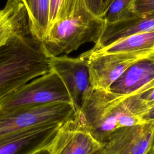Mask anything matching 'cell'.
<instances>
[{
	"instance_id": "1",
	"label": "cell",
	"mask_w": 154,
	"mask_h": 154,
	"mask_svg": "<svg viewBox=\"0 0 154 154\" xmlns=\"http://www.w3.org/2000/svg\"><path fill=\"white\" fill-rule=\"evenodd\" d=\"M76 116L103 146L116 130L154 120V102L138 94L123 96L90 87Z\"/></svg>"
},
{
	"instance_id": "2",
	"label": "cell",
	"mask_w": 154,
	"mask_h": 154,
	"mask_svg": "<svg viewBox=\"0 0 154 154\" xmlns=\"http://www.w3.org/2000/svg\"><path fill=\"white\" fill-rule=\"evenodd\" d=\"M105 25L102 18L86 8L50 26L41 41L42 45L50 57L67 54L84 43H97Z\"/></svg>"
},
{
	"instance_id": "3",
	"label": "cell",
	"mask_w": 154,
	"mask_h": 154,
	"mask_svg": "<svg viewBox=\"0 0 154 154\" xmlns=\"http://www.w3.org/2000/svg\"><path fill=\"white\" fill-rule=\"evenodd\" d=\"M75 115L72 105L64 102L0 111V141L35 128L61 125Z\"/></svg>"
},
{
	"instance_id": "4",
	"label": "cell",
	"mask_w": 154,
	"mask_h": 154,
	"mask_svg": "<svg viewBox=\"0 0 154 154\" xmlns=\"http://www.w3.org/2000/svg\"><path fill=\"white\" fill-rule=\"evenodd\" d=\"M58 102L72 105L63 81L57 73L50 71L2 97L0 100V111Z\"/></svg>"
},
{
	"instance_id": "5",
	"label": "cell",
	"mask_w": 154,
	"mask_h": 154,
	"mask_svg": "<svg viewBox=\"0 0 154 154\" xmlns=\"http://www.w3.org/2000/svg\"><path fill=\"white\" fill-rule=\"evenodd\" d=\"M87 58L91 87L109 90L111 85L132 65L154 54L152 48L127 52L96 53L90 49L84 52Z\"/></svg>"
},
{
	"instance_id": "6",
	"label": "cell",
	"mask_w": 154,
	"mask_h": 154,
	"mask_svg": "<svg viewBox=\"0 0 154 154\" xmlns=\"http://www.w3.org/2000/svg\"><path fill=\"white\" fill-rule=\"evenodd\" d=\"M51 71L57 73L63 81L78 115L83 97L91 87L87 57L82 53L76 58L66 55L51 57Z\"/></svg>"
},
{
	"instance_id": "7",
	"label": "cell",
	"mask_w": 154,
	"mask_h": 154,
	"mask_svg": "<svg viewBox=\"0 0 154 154\" xmlns=\"http://www.w3.org/2000/svg\"><path fill=\"white\" fill-rule=\"evenodd\" d=\"M154 144V120L116 130L100 149L101 154H148Z\"/></svg>"
},
{
	"instance_id": "8",
	"label": "cell",
	"mask_w": 154,
	"mask_h": 154,
	"mask_svg": "<svg viewBox=\"0 0 154 154\" xmlns=\"http://www.w3.org/2000/svg\"><path fill=\"white\" fill-rule=\"evenodd\" d=\"M102 147L75 115L59 126L48 149L49 154H94Z\"/></svg>"
},
{
	"instance_id": "9",
	"label": "cell",
	"mask_w": 154,
	"mask_h": 154,
	"mask_svg": "<svg viewBox=\"0 0 154 154\" xmlns=\"http://www.w3.org/2000/svg\"><path fill=\"white\" fill-rule=\"evenodd\" d=\"M61 125L35 128L5 139L0 141V154H34L48 148Z\"/></svg>"
},
{
	"instance_id": "10",
	"label": "cell",
	"mask_w": 154,
	"mask_h": 154,
	"mask_svg": "<svg viewBox=\"0 0 154 154\" xmlns=\"http://www.w3.org/2000/svg\"><path fill=\"white\" fill-rule=\"evenodd\" d=\"M154 82V54L140 60L129 67L111 86L116 94H137Z\"/></svg>"
},
{
	"instance_id": "11",
	"label": "cell",
	"mask_w": 154,
	"mask_h": 154,
	"mask_svg": "<svg viewBox=\"0 0 154 154\" xmlns=\"http://www.w3.org/2000/svg\"><path fill=\"white\" fill-rule=\"evenodd\" d=\"M151 31H154V14L114 23L105 22L101 36L92 49H99L131 35Z\"/></svg>"
},
{
	"instance_id": "12",
	"label": "cell",
	"mask_w": 154,
	"mask_h": 154,
	"mask_svg": "<svg viewBox=\"0 0 154 154\" xmlns=\"http://www.w3.org/2000/svg\"><path fill=\"white\" fill-rule=\"evenodd\" d=\"M30 32L24 6L17 0H7L0 9V48L13 37Z\"/></svg>"
},
{
	"instance_id": "13",
	"label": "cell",
	"mask_w": 154,
	"mask_h": 154,
	"mask_svg": "<svg viewBox=\"0 0 154 154\" xmlns=\"http://www.w3.org/2000/svg\"><path fill=\"white\" fill-rule=\"evenodd\" d=\"M25 7L31 35L40 42L49 26V0H17Z\"/></svg>"
},
{
	"instance_id": "14",
	"label": "cell",
	"mask_w": 154,
	"mask_h": 154,
	"mask_svg": "<svg viewBox=\"0 0 154 154\" xmlns=\"http://www.w3.org/2000/svg\"><path fill=\"white\" fill-rule=\"evenodd\" d=\"M154 47V31L131 35L99 49L90 50L96 53L134 51Z\"/></svg>"
},
{
	"instance_id": "15",
	"label": "cell",
	"mask_w": 154,
	"mask_h": 154,
	"mask_svg": "<svg viewBox=\"0 0 154 154\" xmlns=\"http://www.w3.org/2000/svg\"><path fill=\"white\" fill-rule=\"evenodd\" d=\"M49 3L48 28L56 22L67 18L87 8L85 0H49Z\"/></svg>"
},
{
	"instance_id": "16",
	"label": "cell",
	"mask_w": 154,
	"mask_h": 154,
	"mask_svg": "<svg viewBox=\"0 0 154 154\" xmlns=\"http://www.w3.org/2000/svg\"><path fill=\"white\" fill-rule=\"evenodd\" d=\"M135 0H114L108 9L102 14L105 22L114 23L138 17L134 11Z\"/></svg>"
},
{
	"instance_id": "17",
	"label": "cell",
	"mask_w": 154,
	"mask_h": 154,
	"mask_svg": "<svg viewBox=\"0 0 154 154\" xmlns=\"http://www.w3.org/2000/svg\"><path fill=\"white\" fill-rule=\"evenodd\" d=\"M134 11L138 16L142 17L154 14V0H135Z\"/></svg>"
},
{
	"instance_id": "18",
	"label": "cell",
	"mask_w": 154,
	"mask_h": 154,
	"mask_svg": "<svg viewBox=\"0 0 154 154\" xmlns=\"http://www.w3.org/2000/svg\"><path fill=\"white\" fill-rule=\"evenodd\" d=\"M88 10L94 16L101 17L103 9V0H85Z\"/></svg>"
},
{
	"instance_id": "19",
	"label": "cell",
	"mask_w": 154,
	"mask_h": 154,
	"mask_svg": "<svg viewBox=\"0 0 154 154\" xmlns=\"http://www.w3.org/2000/svg\"><path fill=\"white\" fill-rule=\"evenodd\" d=\"M114 0H103V13L108 9L110 4ZM102 13V14H103Z\"/></svg>"
},
{
	"instance_id": "20",
	"label": "cell",
	"mask_w": 154,
	"mask_h": 154,
	"mask_svg": "<svg viewBox=\"0 0 154 154\" xmlns=\"http://www.w3.org/2000/svg\"><path fill=\"white\" fill-rule=\"evenodd\" d=\"M34 154H49L48 148H45L43 149H41L37 152H35Z\"/></svg>"
},
{
	"instance_id": "21",
	"label": "cell",
	"mask_w": 154,
	"mask_h": 154,
	"mask_svg": "<svg viewBox=\"0 0 154 154\" xmlns=\"http://www.w3.org/2000/svg\"><path fill=\"white\" fill-rule=\"evenodd\" d=\"M151 152H152L153 153H154V144H153V147H152V150H151Z\"/></svg>"
},
{
	"instance_id": "22",
	"label": "cell",
	"mask_w": 154,
	"mask_h": 154,
	"mask_svg": "<svg viewBox=\"0 0 154 154\" xmlns=\"http://www.w3.org/2000/svg\"><path fill=\"white\" fill-rule=\"evenodd\" d=\"M94 154H101V153H100V150L98 151L97 152H96V153H94Z\"/></svg>"
},
{
	"instance_id": "23",
	"label": "cell",
	"mask_w": 154,
	"mask_h": 154,
	"mask_svg": "<svg viewBox=\"0 0 154 154\" xmlns=\"http://www.w3.org/2000/svg\"><path fill=\"white\" fill-rule=\"evenodd\" d=\"M148 154H154V153H152V152L150 151V152H149Z\"/></svg>"
}]
</instances>
